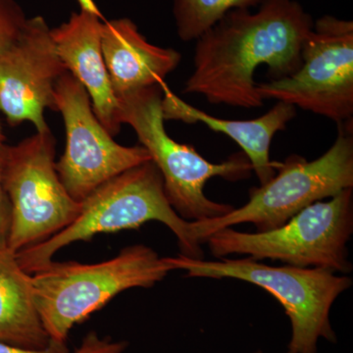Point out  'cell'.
Masks as SVG:
<instances>
[{
    "mask_svg": "<svg viewBox=\"0 0 353 353\" xmlns=\"http://www.w3.org/2000/svg\"><path fill=\"white\" fill-rule=\"evenodd\" d=\"M313 23L296 0H262L255 13L230 11L196 39L194 71L183 92L211 104L260 108L264 99L257 92V68L266 65L271 80L296 73Z\"/></svg>",
    "mask_w": 353,
    "mask_h": 353,
    "instance_id": "cell-1",
    "label": "cell"
},
{
    "mask_svg": "<svg viewBox=\"0 0 353 353\" xmlns=\"http://www.w3.org/2000/svg\"><path fill=\"white\" fill-rule=\"evenodd\" d=\"M81 203L80 215L69 227L50 240L16 253L23 270L32 275L50 264L65 246L90 241L97 234L139 229L150 221L162 223L173 232L180 254L204 259L192 222L183 219L169 203L161 173L152 160L102 183Z\"/></svg>",
    "mask_w": 353,
    "mask_h": 353,
    "instance_id": "cell-2",
    "label": "cell"
},
{
    "mask_svg": "<svg viewBox=\"0 0 353 353\" xmlns=\"http://www.w3.org/2000/svg\"><path fill=\"white\" fill-rule=\"evenodd\" d=\"M172 270L145 245L128 246L101 263L51 261L32 274V294L51 341L66 343L70 331L124 290L152 288Z\"/></svg>",
    "mask_w": 353,
    "mask_h": 353,
    "instance_id": "cell-3",
    "label": "cell"
},
{
    "mask_svg": "<svg viewBox=\"0 0 353 353\" xmlns=\"http://www.w3.org/2000/svg\"><path fill=\"white\" fill-rule=\"evenodd\" d=\"M162 97V85L121 97V123L134 129L141 145L150 153L163 179L167 199L183 219L197 222L227 214L234 206L211 201L204 194V188L214 176L231 182L250 178V160L241 152L226 161L212 163L194 146L172 139L165 130Z\"/></svg>",
    "mask_w": 353,
    "mask_h": 353,
    "instance_id": "cell-4",
    "label": "cell"
},
{
    "mask_svg": "<svg viewBox=\"0 0 353 353\" xmlns=\"http://www.w3.org/2000/svg\"><path fill=\"white\" fill-rule=\"evenodd\" d=\"M172 270L190 278L236 279L257 285L275 297L292 325L289 352L317 353L320 339L336 343L330 320L332 306L350 289L352 279L325 268L270 266L250 259L204 260L179 254L165 257Z\"/></svg>",
    "mask_w": 353,
    "mask_h": 353,
    "instance_id": "cell-5",
    "label": "cell"
},
{
    "mask_svg": "<svg viewBox=\"0 0 353 353\" xmlns=\"http://www.w3.org/2000/svg\"><path fill=\"white\" fill-rule=\"evenodd\" d=\"M353 233V188L328 201H316L277 229L245 233L225 228L205 241L216 259L248 255L301 268H325L347 275L352 270L347 243Z\"/></svg>",
    "mask_w": 353,
    "mask_h": 353,
    "instance_id": "cell-6",
    "label": "cell"
},
{
    "mask_svg": "<svg viewBox=\"0 0 353 353\" xmlns=\"http://www.w3.org/2000/svg\"><path fill=\"white\" fill-rule=\"evenodd\" d=\"M348 123L339 125L336 141L321 157L308 161L290 155L281 162L271 180L250 190L245 205L192 222L196 240L204 245L215 232L245 223L254 225L256 232L277 229L310 204L353 188V131Z\"/></svg>",
    "mask_w": 353,
    "mask_h": 353,
    "instance_id": "cell-7",
    "label": "cell"
},
{
    "mask_svg": "<svg viewBox=\"0 0 353 353\" xmlns=\"http://www.w3.org/2000/svg\"><path fill=\"white\" fill-rule=\"evenodd\" d=\"M55 139L50 128L9 145L4 183L11 204L8 250L17 253L50 240L79 217L55 169Z\"/></svg>",
    "mask_w": 353,
    "mask_h": 353,
    "instance_id": "cell-8",
    "label": "cell"
},
{
    "mask_svg": "<svg viewBox=\"0 0 353 353\" xmlns=\"http://www.w3.org/2000/svg\"><path fill=\"white\" fill-rule=\"evenodd\" d=\"M264 99L294 105L338 123L352 121L353 22L322 16L301 48V66L285 78L257 83Z\"/></svg>",
    "mask_w": 353,
    "mask_h": 353,
    "instance_id": "cell-9",
    "label": "cell"
},
{
    "mask_svg": "<svg viewBox=\"0 0 353 353\" xmlns=\"http://www.w3.org/2000/svg\"><path fill=\"white\" fill-rule=\"evenodd\" d=\"M54 103L66 130V148L55 169L76 201H85L102 183L152 160L143 146L114 141L95 116L87 90L68 71L55 83Z\"/></svg>",
    "mask_w": 353,
    "mask_h": 353,
    "instance_id": "cell-10",
    "label": "cell"
},
{
    "mask_svg": "<svg viewBox=\"0 0 353 353\" xmlns=\"http://www.w3.org/2000/svg\"><path fill=\"white\" fill-rule=\"evenodd\" d=\"M41 16L27 20L20 36L0 54V111L10 126L31 122L48 129L44 111H55L54 88L67 69Z\"/></svg>",
    "mask_w": 353,
    "mask_h": 353,
    "instance_id": "cell-11",
    "label": "cell"
},
{
    "mask_svg": "<svg viewBox=\"0 0 353 353\" xmlns=\"http://www.w3.org/2000/svg\"><path fill=\"white\" fill-rule=\"evenodd\" d=\"M102 17L99 8H81L51 37L65 68L90 94L92 109L102 126L114 137L120 132V105L114 94L101 50Z\"/></svg>",
    "mask_w": 353,
    "mask_h": 353,
    "instance_id": "cell-12",
    "label": "cell"
},
{
    "mask_svg": "<svg viewBox=\"0 0 353 353\" xmlns=\"http://www.w3.org/2000/svg\"><path fill=\"white\" fill-rule=\"evenodd\" d=\"M101 50L117 99L163 85L182 60L179 51L150 43L128 18L102 23Z\"/></svg>",
    "mask_w": 353,
    "mask_h": 353,
    "instance_id": "cell-13",
    "label": "cell"
},
{
    "mask_svg": "<svg viewBox=\"0 0 353 353\" xmlns=\"http://www.w3.org/2000/svg\"><path fill=\"white\" fill-rule=\"evenodd\" d=\"M162 108L165 120L183 121L187 124L205 125L211 131L226 134L238 143L243 154L250 160L252 172L256 174L260 185L268 182L281 162L272 161V141L277 132L284 131L296 116L294 105L277 101L264 115L252 120H228L215 117L201 109L188 104L162 85Z\"/></svg>",
    "mask_w": 353,
    "mask_h": 353,
    "instance_id": "cell-14",
    "label": "cell"
},
{
    "mask_svg": "<svg viewBox=\"0 0 353 353\" xmlns=\"http://www.w3.org/2000/svg\"><path fill=\"white\" fill-rule=\"evenodd\" d=\"M0 343L32 350L51 343L34 304L32 275L9 250L0 252Z\"/></svg>",
    "mask_w": 353,
    "mask_h": 353,
    "instance_id": "cell-15",
    "label": "cell"
},
{
    "mask_svg": "<svg viewBox=\"0 0 353 353\" xmlns=\"http://www.w3.org/2000/svg\"><path fill=\"white\" fill-rule=\"evenodd\" d=\"M262 0H174L176 34L183 41H196L230 11L259 6Z\"/></svg>",
    "mask_w": 353,
    "mask_h": 353,
    "instance_id": "cell-16",
    "label": "cell"
},
{
    "mask_svg": "<svg viewBox=\"0 0 353 353\" xmlns=\"http://www.w3.org/2000/svg\"><path fill=\"white\" fill-rule=\"evenodd\" d=\"M27 20L15 0H0V54L15 43Z\"/></svg>",
    "mask_w": 353,
    "mask_h": 353,
    "instance_id": "cell-17",
    "label": "cell"
},
{
    "mask_svg": "<svg viewBox=\"0 0 353 353\" xmlns=\"http://www.w3.org/2000/svg\"><path fill=\"white\" fill-rule=\"evenodd\" d=\"M9 145L0 141V252L8 250L11 228V204L4 183Z\"/></svg>",
    "mask_w": 353,
    "mask_h": 353,
    "instance_id": "cell-18",
    "label": "cell"
},
{
    "mask_svg": "<svg viewBox=\"0 0 353 353\" xmlns=\"http://www.w3.org/2000/svg\"><path fill=\"white\" fill-rule=\"evenodd\" d=\"M128 343L101 338L97 332H90L83 338L80 347L74 353H125Z\"/></svg>",
    "mask_w": 353,
    "mask_h": 353,
    "instance_id": "cell-19",
    "label": "cell"
},
{
    "mask_svg": "<svg viewBox=\"0 0 353 353\" xmlns=\"http://www.w3.org/2000/svg\"><path fill=\"white\" fill-rule=\"evenodd\" d=\"M0 353H70L66 343H58L51 341L50 345L44 350H25L7 343H0Z\"/></svg>",
    "mask_w": 353,
    "mask_h": 353,
    "instance_id": "cell-20",
    "label": "cell"
},
{
    "mask_svg": "<svg viewBox=\"0 0 353 353\" xmlns=\"http://www.w3.org/2000/svg\"><path fill=\"white\" fill-rule=\"evenodd\" d=\"M0 141H6V136L3 134V129H2L1 123H0Z\"/></svg>",
    "mask_w": 353,
    "mask_h": 353,
    "instance_id": "cell-21",
    "label": "cell"
},
{
    "mask_svg": "<svg viewBox=\"0 0 353 353\" xmlns=\"http://www.w3.org/2000/svg\"><path fill=\"white\" fill-rule=\"evenodd\" d=\"M254 353H262V352H254ZM285 353H292V352H289V350H288V352H285Z\"/></svg>",
    "mask_w": 353,
    "mask_h": 353,
    "instance_id": "cell-22",
    "label": "cell"
}]
</instances>
